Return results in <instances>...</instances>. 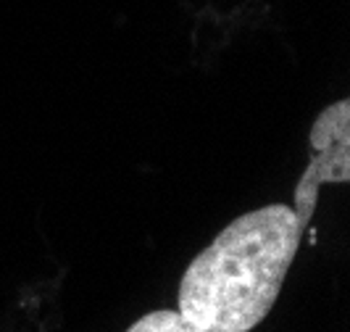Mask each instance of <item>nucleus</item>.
Instances as JSON below:
<instances>
[{
	"label": "nucleus",
	"instance_id": "1",
	"mask_svg": "<svg viewBox=\"0 0 350 332\" xmlns=\"http://www.w3.org/2000/svg\"><path fill=\"white\" fill-rule=\"evenodd\" d=\"M303 232L284 203L240 214L182 272L179 314L203 332L258 327L280 298Z\"/></svg>",
	"mask_w": 350,
	"mask_h": 332
},
{
	"label": "nucleus",
	"instance_id": "2",
	"mask_svg": "<svg viewBox=\"0 0 350 332\" xmlns=\"http://www.w3.org/2000/svg\"><path fill=\"white\" fill-rule=\"evenodd\" d=\"M308 148L311 156L293 192V209L303 229L311 227L319 188L350 182V98L321 108L308 129Z\"/></svg>",
	"mask_w": 350,
	"mask_h": 332
},
{
	"label": "nucleus",
	"instance_id": "3",
	"mask_svg": "<svg viewBox=\"0 0 350 332\" xmlns=\"http://www.w3.org/2000/svg\"><path fill=\"white\" fill-rule=\"evenodd\" d=\"M126 332H203V330H198L193 322H187L179 311L161 309V311H150V314L140 316Z\"/></svg>",
	"mask_w": 350,
	"mask_h": 332
}]
</instances>
